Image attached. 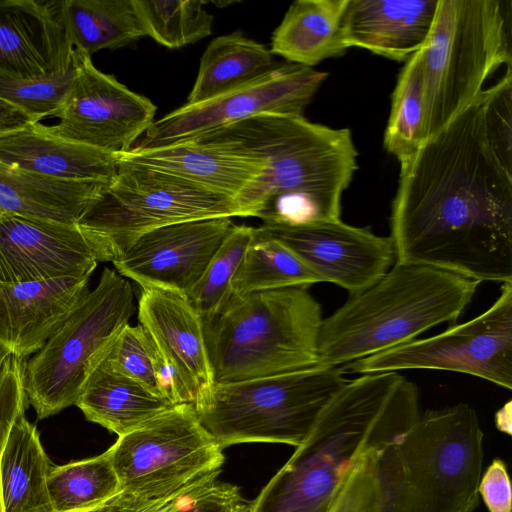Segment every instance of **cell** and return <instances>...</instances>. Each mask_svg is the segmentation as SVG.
I'll return each instance as SVG.
<instances>
[{"label": "cell", "mask_w": 512, "mask_h": 512, "mask_svg": "<svg viewBox=\"0 0 512 512\" xmlns=\"http://www.w3.org/2000/svg\"><path fill=\"white\" fill-rule=\"evenodd\" d=\"M390 225L397 264L512 281V175L487 146L480 95L401 165Z\"/></svg>", "instance_id": "1"}, {"label": "cell", "mask_w": 512, "mask_h": 512, "mask_svg": "<svg viewBox=\"0 0 512 512\" xmlns=\"http://www.w3.org/2000/svg\"><path fill=\"white\" fill-rule=\"evenodd\" d=\"M188 140L219 144L263 163L259 177L235 202L243 217H258L264 225L340 219L343 192L357 169L350 130L303 115L260 114Z\"/></svg>", "instance_id": "2"}, {"label": "cell", "mask_w": 512, "mask_h": 512, "mask_svg": "<svg viewBox=\"0 0 512 512\" xmlns=\"http://www.w3.org/2000/svg\"><path fill=\"white\" fill-rule=\"evenodd\" d=\"M416 385L398 372L346 381L247 512H327L357 462L418 419Z\"/></svg>", "instance_id": "3"}, {"label": "cell", "mask_w": 512, "mask_h": 512, "mask_svg": "<svg viewBox=\"0 0 512 512\" xmlns=\"http://www.w3.org/2000/svg\"><path fill=\"white\" fill-rule=\"evenodd\" d=\"M479 284L445 270L395 263L376 283L323 319L315 366L346 365L454 322Z\"/></svg>", "instance_id": "4"}, {"label": "cell", "mask_w": 512, "mask_h": 512, "mask_svg": "<svg viewBox=\"0 0 512 512\" xmlns=\"http://www.w3.org/2000/svg\"><path fill=\"white\" fill-rule=\"evenodd\" d=\"M483 458V431L469 404L420 414L378 455V512H474Z\"/></svg>", "instance_id": "5"}, {"label": "cell", "mask_w": 512, "mask_h": 512, "mask_svg": "<svg viewBox=\"0 0 512 512\" xmlns=\"http://www.w3.org/2000/svg\"><path fill=\"white\" fill-rule=\"evenodd\" d=\"M322 321L321 305L306 287L232 294L203 323L214 384L315 366Z\"/></svg>", "instance_id": "6"}, {"label": "cell", "mask_w": 512, "mask_h": 512, "mask_svg": "<svg viewBox=\"0 0 512 512\" xmlns=\"http://www.w3.org/2000/svg\"><path fill=\"white\" fill-rule=\"evenodd\" d=\"M510 0H439L420 49L424 141L473 104L488 77L512 66Z\"/></svg>", "instance_id": "7"}, {"label": "cell", "mask_w": 512, "mask_h": 512, "mask_svg": "<svg viewBox=\"0 0 512 512\" xmlns=\"http://www.w3.org/2000/svg\"><path fill=\"white\" fill-rule=\"evenodd\" d=\"M338 368L312 366L246 381L214 384L194 404L196 415L222 449L240 443L299 446L346 383Z\"/></svg>", "instance_id": "8"}, {"label": "cell", "mask_w": 512, "mask_h": 512, "mask_svg": "<svg viewBox=\"0 0 512 512\" xmlns=\"http://www.w3.org/2000/svg\"><path fill=\"white\" fill-rule=\"evenodd\" d=\"M243 217L235 200L176 175L118 159L113 178L77 223L98 262H113L143 234L171 224Z\"/></svg>", "instance_id": "9"}, {"label": "cell", "mask_w": 512, "mask_h": 512, "mask_svg": "<svg viewBox=\"0 0 512 512\" xmlns=\"http://www.w3.org/2000/svg\"><path fill=\"white\" fill-rule=\"evenodd\" d=\"M130 282L105 267L44 346L25 363L28 403L38 419L75 405L89 376L134 313Z\"/></svg>", "instance_id": "10"}, {"label": "cell", "mask_w": 512, "mask_h": 512, "mask_svg": "<svg viewBox=\"0 0 512 512\" xmlns=\"http://www.w3.org/2000/svg\"><path fill=\"white\" fill-rule=\"evenodd\" d=\"M118 495L151 499L220 474L222 447L200 423L192 404H178L118 437L108 449Z\"/></svg>", "instance_id": "11"}, {"label": "cell", "mask_w": 512, "mask_h": 512, "mask_svg": "<svg viewBox=\"0 0 512 512\" xmlns=\"http://www.w3.org/2000/svg\"><path fill=\"white\" fill-rule=\"evenodd\" d=\"M343 373L444 370L512 389V281L483 313L440 334L414 339L340 368Z\"/></svg>", "instance_id": "12"}, {"label": "cell", "mask_w": 512, "mask_h": 512, "mask_svg": "<svg viewBox=\"0 0 512 512\" xmlns=\"http://www.w3.org/2000/svg\"><path fill=\"white\" fill-rule=\"evenodd\" d=\"M327 76L312 67L277 64L246 84L155 120L133 148L171 145L260 114L302 115Z\"/></svg>", "instance_id": "13"}, {"label": "cell", "mask_w": 512, "mask_h": 512, "mask_svg": "<svg viewBox=\"0 0 512 512\" xmlns=\"http://www.w3.org/2000/svg\"><path fill=\"white\" fill-rule=\"evenodd\" d=\"M72 64L73 84L49 131L106 152H128L155 121L157 107L97 69L90 55L74 49Z\"/></svg>", "instance_id": "14"}, {"label": "cell", "mask_w": 512, "mask_h": 512, "mask_svg": "<svg viewBox=\"0 0 512 512\" xmlns=\"http://www.w3.org/2000/svg\"><path fill=\"white\" fill-rule=\"evenodd\" d=\"M260 228L288 247L321 282L358 294L382 278L395 262L390 237L340 219L299 226Z\"/></svg>", "instance_id": "15"}, {"label": "cell", "mask_w": 512, "mask_h": 512, "mask_svg": "<svg viewBox=\"0 0 512 512\" xmlns=\"http://www.w3.org/2000/svg\"><path fill=\"white\" fill-rule=\"evenodd\" d=\"M234 225L231 218L218 217L163 226L140 236L112 264L141 288H169L188 296Z\"/></svg>", "instance_id": "16"}, {"label": "cell", "mask_w": 512, "mask_h": 512, "mask_svg": "<svg viewBox=\"0 0 512 512\" xmlns=\"http://www.w3.org/2000/svg\"><path fill=\"white\" fill-rule=\"evenodd\" d=\"M97 263L90 238L77 222L0 210V283L90 277Z\"/></svg>", "instance_id": "17"}, {"label": "cell", "mask_w": 512, "mask_h": 512, "mask_svg": "<svg viewBox=\"0 0 512 512\" xmlns=\"http://www.w3.org/2000/svg\"><path fill=\"white\" fill-rule=\"evenodd\" d=\"M138 320L193 405L208 393L214 381L203 321L188 296L174 289L143 287Z\"/></svg>", "instance_id": "18"}, {"label": "cell", "mask_w": 512, "mask_h": 512, "mask_svg": "<svg viewBox=\"0 0 512 512\" xmlns=\"http://www.w3.org/2000/svg\"><path fill=\"white\" fill-rule=\"evenodd\" d=\"M74 48L62 1L0 0V76L14 79L69 69Z\"/></svg>", "instance_id": "19"}, {"label": "cell", "mask_w": 512, "mask_h": 512, "mask_svg": "<svg viewBox=\"0 0 512 512\" xmlns=\"http://www.w3.org/2000/svg\"><path fill=\"white\" fill-rule=\"evenodd\" d=\"M89 279L0 283V344L22 359L38 352L89 292Z\"/></svg>", "instance_id": "20"}, {"label": "cell", "mask_w": 512, "mask_h": 512, "mask_svg": "<svg viewBox=\"0 0 512 512\" xmlns=\"http://www.w3.org/2000/svg\"><path fill=\"white\" fill-rule=\"evenodd\" d=\"M439 0H347L342 30L348 48L407 61L427 42Z\"/></svg>", "instance_id": "21"}, {"label": "cell", "mask_w": 512, "mask_h": 512, "mask_svg": "<svg viewBox=\"0 0 512 512\" xmlns=\"http://www.w3.org/2000/svg\"><path fill=\"white\" fill-rule=\"evenodd\" d=\"M118 159L119 154L59 137L39 122L0 130V165L31 173L109 182Z\"/></svg>", "instance_id": "22"}, {"label": "cell", "mask_w": 512, "mask_h": 512, "mask_svg": "<svg viewBox=\"0 0 512 512\" xmlns=\"http://www.w3.org/2000/svg\"><path fill=\"white\" fill-rule=\"evenodd\" d=\"M119 159L176 175L234 200L263 170V163L253 156L198 140L151 149L132 148L119 154Z\"/></svg>", "instance_id": "23"}, {"label": "cell", "mask_w": 512, "mask_h": 512, "mask_svg": "<svg viewBox=\"0 0 512 512\" xmlns=\"http://www.w3.org/2000/svg\"><path fill=\"white\" fill-rule=\"evenodd\" d=\"M108 182L52 177L0 165V210L76 223Z\"/></svg>", "instance_id": "24"}, {"label": "cell", "mask_w": 512, "mask_h": 512, "mask_svg": "<svg viewBox=\"0 0 512 512\" xmlns=\"http://www.w3.org/2000/svg\"><path fill=\"white\" fill-rule=\"evenodd\" d=\"M15 415L0 455V490L4 512H54L47 486L52 467L36 427Z\"/></svg>", "instance_id": "25"}, {"label": "cell", "mask_w": 512, "mask_h": 512, "mask_svg": "<svg viewBox=\"0 0 512 512\" xmlns=\"http://www.w3.org/2000/svg\"><path fill=\"white\" fill-rule=\"evenodd\" d=\"M347 0H297L274 30L270 52L287 62L312 67L343 55L342 20Z\"/></svg>", "instance_id": "26"}, {"label": "cell", "mask_w": 512, "mask_h": 512, "mask_svg": "<svg viewBox=\"0 0 512 512\" xmlns=\"http://www.w3.org/2000/svg\"><path fill=\"white\" fill-rule=\"evenodd\" d=\"M75 405L87 420L118 437L175 406L101 362L89 376Z\"/></svg>", "instance_id": "27"}, {"label": "cell", "mask_w": 512, "mask_h": 512, "mask_svg": "<svg viewBox=\"0 0 512 512\" xmlns=\"http://www.w3.org/2000/svg\"><path fill=\"white\" fill-rule=\"evenodd\" d=\"M273 54L263 44L234 32L213 39L203 53L186 104L215 98L273 69Z\"/></svg>", "instance_id": "28"}, {"label": "cell", "mask_w": 512, "mask_h": 512, "mask_svg": "<svg viewBox=\"0 0 512 512\" xmlns=\"http://www.w3.org/2000/svg\"><path fill=\"white\" fill-rule=\"evenodd\" d=\"M63 16L73 48L90 56L145 37L132 0H63Z\"/></svg>", "instance_id": "29"}, {"label": "cell", "mask_w": 512, "mask_h": 512, "mask_svg": "<svg viewBox=\"0 0 512 512\" xmlns=\"http://www.w3.org/2000/svg\"><path fill=\"white\" fill-rule=\"evenodd\" d=\"M47 486L54 512H99L121 491L108 450L52 466Z\"/></svg>", "instance_id": "30"}, {"label": "cell", "mask_w": 512, "mask_h": 512, "mask_svg": "<svg viewBox=\"0 0 512 512\" xmlns=\"http://www.w3.org/2000/svg\"><path fill=\"white\" fill-rule=\"evenodd\" d=\"M321 282L288 247L254 228L252 240L232 281V294H248Z\"/></svg>", "instance_id": "31"}, {"label": "cell", "mask_w": 512, "mask_h": 512, "mask_svg": "<svg viewBox=\"0 0 512 512\" xmlns=\"http://www.w3.org/2000/svg\"><path fill=\"white\" fill-rule=\"evenodd\" d=\"M212 474L151 499L117 495L99 512H247L237 486Z\"/></svg>", "instance_id": "32"}, {"label": "cell", "mask_w": 512, "mask_h": 512, "mask_svg": "<svg viewBox=\"0 0 512 512\" xmlns=\"http://www.w3.org/2000/svg\"><path fill=\"white\" fill-rule=\"evenodd\" d=\"M424 104L420 50L402 68L392 94L384 134L386 150L404 164L424 142Z\"/></svg>", "instance_id": "33"}, {"label": "cell", "mask_w": 512, "mask_h": 512, "mask_svg": "<svg viewBox=\"0 0 512 512\" xmlns=\"http://www.w3.org/2000/svg\"><path fill=\"white\" fill-rule=\"evenodd\" d=\"M202 0H132L145 36L169 49H178L211 35L213 16Z\"/></svg>", "instance_id": "34"}, {"label": "cell", "mask_w": 512, "mask_h": 512, "mask_svg": "<svg viewBox=\"0 0 512 512\" xmlns=\"http://www.w3.org/2000/svg\"><path fill=\"white\" fill-rule=\"evenodd\" d=\"M254 227L234 225L188 298L203 323L211 320L232 295V281L252 240Z\"/></svg>", "instance_id": "35"}, {"label": "cell", "mask_w": 512, "mask_h": 512, "mask_svg": "<svg viewBox=\"0 0 512 512\" xmlns=\"http://www.w3.org/2000/svg\"><path fill=\"white\" fill-rule=\"evenodd\" d=\"M101 363L166 398L161 379L164 363L140 324H127L114 339Z\"/></svg>", "instance_id": "36"}, {"label": "cell", "mask_w": 512, "mask_h": 512, "mask_svg": "<svg viewBox=\"0 0 512 512\" xmlns=\"http://www.w3.org/2000/svg\"><path fill=\"white\" fill-rule=\"evenodd\" d=\"M73 80V64L62 72L24 79L0 76V97L39 122L62 107Z\"/></svg>", "instance_id": "37"}, {"label": "cell", "mask_w": 512, "mask_h": 512, "mask_svg": "<svg viewBox=\"0 0 512 512\" xmlns=\"http://www.w3.org/2000/svg\"><path fill=\"white\" fill-rule=\"evenodd\" d=\"M485 141L500 166L512 175V67L480 94Z\"/></svg>", "instance_id": "38"}, {"label": "cell", "mask_w": 512, "mask_h": 512, "mask_svg": "<svg viewBox=\"0 0 512 512\" xmlns=\"http://www.w3.org/2000/svg\"><path fill=\"white\" fill-rule=\"evenodd\" d=\"M384 450V449H383ZM383 450L363 456L342 483L327 512H378L377 458Z\"/></svg>", "instance_id": "39"}, {"label": "cell", "mask_w": 512, "mask_h": 512, "mask_svg": "<svg viewBox=\"0 0 512 512\" xmlns=\"http://www.w3.org/2000/svg\"><path fill=\"white\" fill-rule=\"evenodd\" d=\"M24 359L11 356L0 376V455L17 412L28 403ZM0 512H4L0 490Z\"/></svg>", "instance_id": "40"}, {"label": "cell", "mask_w": 512, "mask_h": 512, "mask_svg": "<svg viewBox=\"0 0 512 512\" xmlns=\"http://www.w3.org/2000/svg\"><path fill=\"white\" fill-rule=\"evenodd\" d=\"M478 492L489 512H511V484L503 460H492L481 476Z\"/></svg>", "instance_id": "41"}, {"label": "cell", "mask_w": 512, "mask_h": 512, "mask_svg": "<svg viewBox=\"0 0 512 512\" xmlns=\"http://www.w3.org/2000/svg\"><path fill=\"white\" fill-rule=\"evenodd\" d=\"M37 122L24 111L0 97V130Z\"/></svg>", "instance_id": "42"}, {"label": "cell", "mask_w": 512, "mask_h": 512, "mask_svg": "<svg viewBox=\"0 0 512 512\" xmlns=\"http://www.w3.org/2000/svg\"><path fill=\"white\" fill-rule=\"evenodd\" d=\"M512 402L508 401L495 413L496 428L507 435H511Z\"/></svg>", "instance_id": "43"}, {"label": "cell", "mask_w": 512, "mask_h": 512, "mask_svg": "<svg viewBox=\"0 0 512 512\" xmlns=\"http://www.w3.org/2000/svg\"><path fill=\"white\" fill-rule=\"evenodd\" d=\"M11 356L12 355L8 352V350L0 344V376L3 372L6 362Z\"/></svg>", "instance_id": "44"}]
</instances>
